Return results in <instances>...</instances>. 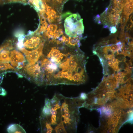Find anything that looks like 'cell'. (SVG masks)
<instances>
[{
	"mask_svg": "<svg viewBox=\"0 0 133 133\" xmlns=\"http://www.w3.org/2000/svg\"><path fill=\"white\" fill-rule=\"evenodd\" d=\"M10 52L6 49H4L0 53V60L2 62H8L10 61Z\"/></svg>",
	"mask_w": 133,
	"mask_h": 133,
	"instance_id": "9a60e30c",
	"label": "cell"
},
{
	"mask_svg": "<svg viewBox=\"0 0 133 133\" xmlns=\"http://www.w3.org/2000/svg\"><path fill=\"white\" fill-rule=\"evenodd\" d=\"M113 8L121 13L123 8V0H112Z\"/></svg>",
	"mask_w": 133,
	"mask_h": 133,
	"instance_id": "5bb4252c",
	"label": "cell"
},
{
	"mask_svg": "<svg viewBox=\"0 0 133 133\" xmlns=\"http://www.w3.org/2000/svg\"><path fill=\"white\" fill-rule=\"evenodd\" d=\"M41 25L39 32H43L45 31L47 28V23L45 18L42 16L41 17Z\"/></svg>",
	"mask_w": 133,
	"mask_h": 133,
	"instance_id": "ffe728a7",
	"label": "cell"
},
{
	"mask_svg": "<svg viewBox=\"0 0 133 133\" xmlns=\"http://www.w3.org/2000/svg\"><path fill=\"white\" fill-rule=\"evenodd\" d=\"M45 106L51 109V103L50 100L49 99L46 98L45 99Z\"/></svg>",
	"mask_w": 133,
	"mask_h": 133,
	"instance_id": "484cf974",
	"label": "cell"
},
{
	"mask_svg": "<svg viewBox=\"0 0 133 133\" xmlns=\"http://www.w3.org/2000/svg\"><path fill=\"white\" fill-rule=\"evenodd\" d=\"M126 113L122 109H114L113 113L109 116H100V129L101 132L116 133L124 122L129 120L128 111Z\"/></svg>",
	"mask_w": 133,
	"mask_h": 133,
	"instance_id": "3957f363",
	"label": "cell"
},
{
	"mask_svg": "<svg viewBox=\"0 0 133 133\" xmlns=\"http://www.w3.org/2000/svg\"><path fill=\"white\" fill-rule=\"evenodd\" d=\"M116 91L95 92L87 94V98L84 101L83 107L92 109L94 106H103L111 102L116 98Z\"/></svg>",
	"mask_w": 133,
	"mask_h": 133,
	"instance_id": "5b68a950",
	"label": "cell"
},
{
	"mask_svg": "<svg viewBox=\"0 0 133 133\" xmlns=\"http://www.w3.org/2000/svg\"><path fill=\"white\" fill-rule=\"evenodd\" d=\"M51 115L50 109L46 106L43 107L42 111L41 116L42 117L50 116Z\"/></svg>",
	"mask_w": 133,
	"mask_h": 133,
	"instance_id": "7402d4cb",
	"label": "cell"
},
{
	"mask_svg": "<svg viewBox=\"0 0 133 133\" xmlns=\"http://www.w3.org/2000/svg\"><path fill=\"white\" fill-rule=\"evenodd\" d=\"M79 98L81 100L84 101L87 98V94L84 93H82L80 94Z\"/></svg>",
	"mask_w": 133,
	"mask_h": 133,
	"instance_id": "83f0119b",
	"label": "cell"
},
{
	"mask_svg": "<svg viewBox=\"0 0 133 133\" xmlns=\"http://www.w3.org/2000/svg\"><path fill=\"white\" fill-rule=\"evenodd\" d=\"M41 40L40 35L38 34L32 35L26 38L23 45L27 49H35L39 45Z\"/></svg>",
	"mask_w": 133,
	"mask_h": 133,
	"instance_id": "30bf717a",
	"label": "cell"
},
{
	"mask_svg": "<svg viewBox=\"0 0 133 133\" xmlns=\"http://www.w3.org/2000/svg\"><path fill=\"white\" fill-rule=\"evenodd\" d=\"M55 131L56 133H66L64 127L63 122L62 120H60V122L55 127Z\"/></svg>",
	"mask_w": 133,
	"mask_h": 133,
	"instance_id": "e0dca14e",
	"label": "cell"
},
{
	"mask_svg": "<svg viewBox=\"0 0 133 133\" xmlns=\"http://www.w3.org/2000/svg\"><path fill=\"white\" fill-rule=\"evenodd\" d=\"M44 15L49 22L50 24H55L60 23L62 18L56 9L46 3H44Z\"/></svg>",
	"mask_w": 133,
	"mask_h": 133,
	"instance_id": "9c48e42d",
	"label": "cell"
},
{
	"mask_svg": "<svg viewBox=\"0 0 133 133\" xmlns=\"http://www.w3.org/2000/svg\"><path fill=\"white\" fill-rule=\"evenodd\" d=\"M108 65L109 66L112 67L113 65L114 64L111 61H109L107 62Z\"/></svg>",
	"mask_w": 133,
	"mask_h": 133,
	"instance_id": "d6a6232c",
	"label": "cell"
},
{
	"mask_svg": "<svg viewBox=\"0 0 133 133\" xmlns=\"http://www.w3.org/2000/svg\"><path fill=\"white\" fill-rule=\"evenodd\" d=\"M64 34L62 28H58L54 34L53 38L51 39H57Z\"/></svg>",
	"mask_w": 133,
	"mask_h": 133,
	"instance_id": "44dd1931",
	"label": "cell"
},
{
	"mask_svg": "<svg viewBox=\"0 0 133 133\" xmlns=\"http://www.w3.org/2000/svg\"><path fill=\"white\" fill-rule=\"evenodd\" d=\"M48 44L45 55L43 53L37 62L43 84L79 85L85 82L86 62L79 47L55 39L50 40Z\"/></svg>",
	"mask_w": 133,
	"mask_h": 133,
	"instance_id": "6da1fadb",
	"label": "cell"
},
{
	"mask_svg": "<svg viewBox=\"0 0 133 133\" xmlns=\"http://www.w3.org/2000/svg\"><path fill=\"white\" fill-rule=\"evenodd\" d=\"M116 91V100L118 107L121 109L131 108L133 107V86L127 83Z\"/></svg>",
	"mask_w": 133,
	"mask_h": 133,
	"instance_id": "8992f818",
	"label": "cell"
},
{
	"mask_svg": "<svg viewBox=\"0 0 133 133\" xmlns=\"http://www.w3.org/2000/svg\"><path fill=\"white\" fill-rule=\"evenodd\" d=\"M131 74L123 75L120 82V84H123L127 83L131 79Z\"/></svg>",
	"mask_w": 133,
	"mask_h": 133,
	"instance_id": "603a6c76",
	"label": "cell"
},
{
	"mask_svg": "<svg viewBox=\"0 0 133 133\" xmlns=\"http://www.w3.org/2000/svg\"><path fill=\"white\" fill-rule=\"evenodd\" d=\"M109 46L110 49L114 53L117 51V48L116 44H111Z\"/></svg>",
	"mask_w": 133,
	"mask_h": 133,
	"instance_id": "4316f807",
	"label": "cell"
},
{
	"mask_svg": "<svg viewBox=\"0 0 133 133\" xmlns=\"http://www.w3.org/2000/svg\"><path fill=\"white\" fill-rule=\"evenodd\" d=\"M7 130L9 133H26L23 128L18 124L11 125L8 127Z\"/></svg>",
	"mask_w": 133,
	"mask_h": 133,
	"instance_id": "4fadbf2b",
	"label": "cell"
},
{
	"mask_svg": "<svg viewBox=\"0 0 133 133\" xmlns=\"http://www.w3.org/2000/svg\"><path fill=\"white\" fill-rule=\"evenodd\" d=\"M123 76L122 72L119 71L116 74H114V77L117 84L119 85L120 82Z\"/></svg>",
	"mask_w": 133,
	"mask_h": 133,
	"instance_id": "cb8c5ba5",
	"label": "cell"
},
{
	"mask_svg": "<svg viewBox=\"0 0 133 133\" xmlns=\"http://www.w3.org/2000/svg\"><path fill=\"white\" fill-rule=\"evenodd\" d=\"M101 51L104 55L114 56V53L110 49L109 45L103 47L101 48Z\"/></svg>",
	"mask_w": 133,
	"mask_h": 133,
	"instance_id": "ac0fdd59",
	"label": "cell"
},
{
	"mask_svg": "<svg viewBox=\"0 0 133 133\" xmlns=\"http://www.w3.org/2000/svg\"><path fill=\"white\" fill-rule=\"evenodd\" d=\"M45 122V126L47 129L46 133H50L52 132L53 130L51 126V124L49 121H44Z\"/></svg>",
	"mask_w": 133,
	"mask_h": 133,
	"instance_id": "d4e9b609",
	"label": "cell"
},
{
	"mask_svg": "<svg viewBox=\"0 0 133 133\" xmlns=\"http://www.w3.org/2000/svg\"><path fill=\"white\" fill-rule=\"evenodd\" d=\"M62 17L63 19L65 18L64 25L66 34L74 37L83 33L84 26L83 19L79 14L67 12L62 15Z\"/></svg>",
	"mask_w": 133,
	"mask_h": 133,
	"instance_id": "277c9868",
	"label": "cell"
},
{
	"mask_svg": "<svg viewBox=\"0 0 133 133\" xmlns=\"http://www.w3.org/2000/svg\"><path fill=\"white\" fill-rule=\"evenodd\" d=\"M24 63V62L19 63L17 66V68L20 69L22 68L25 65Z\"/></svg>",
	"mask_w": 133,
	"mask_h": 133,
	"instance_id": "4dcf8cb0",
	"label": "cell"
},
{
	"mask_svg": "<svg viewBox=\"0 0 133 133\" xmlns=\"http://www.w3.org/2000/svg\"><path fill=\"white\" fill-rule=\"evenodd\" d=\"M44 43L41 42L37 48L32 51H28L24 48L20 49V51L25 54L29 63L25 67L31 66L37 62L42 54Z\"/></svg>",
	"mask_w": 133,
	"mask_h": 133,
	"instance_id": "52a82bcc",
	"label": "cell"
},
{
	"mask_svg": "<svg viewBox=\"0 0 133 133\" xmlns=\"http://www.w3.org/2000/svg\"><path fill=\"white\" fill-rule=\"evenodd\" d=\"M0 0L2 1H3L4 2H7L9 1H15L17 0Z\"/></svg>",
	"mask_w": 133,
	"mask_h": 133,
	"instance_id": "836d02e7",
	"label": "cell"
},
{
	"mask_svg": "<svg viewBox=\"0 0 133 133\" xmlns=\"http://www.w3.org/2000/svg\"><path fill=\"white\" fill-rule=\"evenodd\" d=\"M30 1L33 4L37 10L43 11L44 9V4L41 0H30Z\"/></svg>",
	"mask_w": 133,
	"mask_h": 133,
	"instance_id": "2e32d148",
	"label": "cell"
},
{
	"mask_svg": "<svg viewBox=\"0 0 133 133\" xmlns=\"http://www.w3.org/2000/svg\"><path fill=\"white\" fill-rule=\"evenodd\" d=\"M120 13L112 8L108 13L107 20L113 26L117 25L120 20Z\"/></svg>",
	"mask_w": 133,
	"mask_h": 133,
	"instance_id": "7c38bea8",
	"label": "cell"
},
{
	"mask_svg": "<svg viewBox=\"0 0 133 133\" xmlns=\"http://www.w3.org/2000/svg\"><path fill=\"white\" fill-rule=\"evenodd\" d=\"M111 60L113 63H115L118 60V59L116 58L114 56L111 59Z\"/></svg>",
	"mask_w": 133,
	"mask_h": 133,
	"instance_id": "1f68e13d",
	"label": "cell"
},
{
	"mask_svg": "<svg viewBox=\"0 0 133 133\" xmlns=\"http://www.w3.org/2000/svg\"><path fill=\"white\" fill-rule=\"evenodd\" d=\"M57 95L60 106L57 110V120L63 121L66 131L76 132L79 119V108L83 107L84 101L79 97H66L60 94Z\"/></svg>",
	"mask_w": 133,
	"mask_h": 133,
	"instance_id": "7a4b0ae2",
	"label": "cell"
},
{
	"mask_svg": "<svg viewBox=\"0 0 133 133\" xmlns=\"http://www.w3.org/2000/svg\"><path fill=\"white\" fill-rule=\"evenodd\" d=\"M10 60L11 64L14 66H17L19 63L25 61L23 54L19 51L15 50L11 52Z\"/></svg>",
	"mask_w": 133,
	"mask_h": 133,
	"instance_id": "8fae6325",
	"label": "cell"
},
{
	"mask_svg": "<svg viewBox=\"0 0 133 133\" xmlns=\"http://www.w3.org/2000/svg\"><path fill=\"white\" fill-rule=\"evenodd\" d=\"M110 30L111 33H116L117 31L116 27L115 26H112L110 27Z\"/></svg>",
	"mask_w": 133,
	"mask_h": 133,
	"instance_id": "f1b7e54d",
	"label": "cell"
},
{
	"mask_svg": "<svg viewBox=\"0 0 133 133\" xmlns=\"http://www.w3.org/2000/svg\"><path fill=\"white\" fill-rule=\"evenodd\" d=\"M9 69H15L12 66L8 63L2 62L0 60V70H4Z\"/></svg>",
	"mask_w": 133,
	"mask_h": 133,
	"instance_id": "d6986e66",
	"label": "cell"
},
{
	"mask_svg": "<svg viewBox=\"0 0 133 133\" xmlns=\"http://www.w3.org/2000/svg\"><path fill=\"white\" fill-rule=\"evenodd\" d=\"M116 45L117 47V49H121L123 45L121 41L117 42Z\"/></svg>",
	"mask_w": 133,
	"mask_h": 133,
	"instance_id": "f546056e",
	"label": "cell"
},
{
	"mask_svg": "<svg viewBox=\"0 0 133 133\" xmlns=\"http://www.w3.org/2000/svg\"><path fill=\"white\" fill-rule=\"evenodd\" d=\"M114 74L105 77L99 86L93 91L95 92L107 91H114L118 87V84L114 77Z\"/></svg>",
	"mask_w": 133,
	"mask_h": 133,
	"instance_id": "ba28073f",
	"label": "cell"
}]
</instances>
